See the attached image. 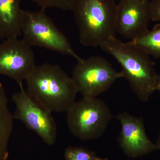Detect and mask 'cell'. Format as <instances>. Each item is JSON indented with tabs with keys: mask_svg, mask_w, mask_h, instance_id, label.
I'll use <instances>...</instances> for the list:
<instances>
[{
	"mask_svg": "<svg viewBox=\"0 0 160 160\" xmlns=\"http://www.w3.org/2000/svg\"><path fill=\"white\" fill-rule=\"evenodd\" d=\"M72 78L78 93L83 97L97 98L106 92L119 78L122 72L115 69L102 57L92 56L78 60Z\"/></svg>",
	"mask_w": 160,
	"mask_h": 160,
	"instance_id": "8992f818",
	"label": "cell"
},
{
	"mask_svg": "<svg viewBox=\"0 0 160 160\" xmlns=\"http://www.w3.org/2000/svg\"><path fill=\"white\" fill-rule=\"evenodd\" d=\"M12 99L16 106L14 119L22 122L46 144L53 145L57 138V126L52 112L32 99L24 87L14 93Z\"/></svg>",
	"mask_w": 160,
	"mask_h": 160,
	"instance_id": "52a82bcc",
	"label": "cell"
},
{
	"mask_svg": "<svg viewBox=\"0 0 160 160\" xmlns=\"http://www.w3.org/2000/svg\"><path fill=\"white\" fill-rule=\"evenodd\" d=\"M66 160H96L97 156L94 152L84 147L69 146L64 152Z\"/></svg>",
	"mask_w": 160,
	"mask_h": 160,
	"instance_id": "5bb4252c",
	"label": "cell"
},
{
	"mask_svg": "<svg viewBox=\"0 0 160 160\" xmlns=\"http://www.w3.org/2000/svg\"><path fill=\"white\" fill-rule=\"evenodd\" d=\"M116 118L121 126L118 142L126 156L137 158L158 150L155 143L146 134L142 118L124 112L118 115Z\"/></svg>",
	"mask_w": 160,
	"mask_h": 160,
	"instance_id": "9c48e42d",
	"label": "cell"
},
{
	"mask_svg": "<svg viewBox=\"0 0 160 160\" xmlns=\"http://www.w3.org/2000/svg\"><path fill=\"white\" fill-rule=\"evenodd\" d=\"M117 9L115 0H74L71 11L78 28L80 43L101 47L115 37Z\"/></svg>",
	"mask_w": 160,
	"mask_h": 160,
	"instance_id": "3957f363",
	"label": "cell"
},
{
	"mask_svg": "<svg viewBox=\"0 0 160 160\" xmlns=\"http://www.w3.org/2000/svg\"><path fill=\"white\" fill-rule=\"evenodd\" d=\"M21 32L23 41L30 47H42L70 56L77 61L81 58L75 52L65 35L46 14L45 9L23 10Z\"/></svg>",
	"mask_w": 160,
	"mask_h": 160,
	"instance_id": "5b68a950",
	"label": "cell"
},
{
	"mask_svg": "<svg viewBox=\"0 0 160 160\" xmlns=\"http://www.w3.org/2000/svg\"><path fill=\"white\" fill-rule=\"evenodd\" d=\"M100 47L120 64L123 78L128 81L138 98L148 101L156 91L158 76L150 55L131 41L124 42L116 37Z\"/></svg>",
	"mask_w": 160,
	"mask_h": 160,
	"instance_id": "7a4b0ae2",
	"label": "cell"
},
{
	"mask_svg": "<svg viewBox=\"0 0 160 160\" xmlns=\"http://www.w3.org/2000/svg\"><path fill=\"white\" fill-rule=\"evenodd\" d=\"M149 4L151 20L160 22V0H151Z\"/></svg>",
	"mask_w": 160,
	"mask_h": 160,
	"instance_id": "2e32d148",
	"label": "cell"
},
{
	"mask_svg": "<svg viewBox=\"0 0 160 160\" xmlns=\"http://www.w3.org/2000/svg\"><path fill=\"white\" fill-rule=\"evenodd\" d=\"M156 91H158L160 92V75H158V76L156 86Z\"/></svg>",
	"mask_w": 160,
	"mask_h": 160,
	"instance_id": "e0dca14e",
	"label": "cell"
},
{
	"mask_svg": "<svg viewBox=\"0 0 160 160\" xmlns=\"http://www.w3.org/2000/svg\"><path fill=\"white\" fill-rule=\"evenodd\" d=\"M35 3L41 9L58 8L63 11L71 10L74 0H30Z\"/></svg>",
	"mask_w": 160,
	"mask_h": 160,
	"instance_id": "9a60e30c",
	"label": "cell"
},
{
	"mask_svg": "<svg viewBox=\"0 0 160 160\" xmlns=\"http://www.w3.org/2000/svg\"><path fill=\"white\" fill-rule=\"evenodd\" d=\"M138 46L150 56L160 58V24L155 25L135 39L130 41Z\"/></svg>",
	"mask_w": 160,
	"mask_h": 160,
	"instance_id": "4fadbf2b",
	"label": "cell"
},
{
	"mask_svg": "<svg viewBox=\"0 0 160 160\" xmlns=\"http://www.w3.org/2000/svg\"><path fill=\"white\" fill-rule=\"evenodd\" d=\"M22 0H0V38H18L22 35L23 10Z\"/></svg>",
	"mask_w": 160,
	"mask_h": 160,
	"instance_id": "8fae6325",
	"label": "cell"
},
{
	"mask_svg": "<svg viewBox=\"0 0 160 160\" xmlns=\"http://www.w3.org/2000/svg\"><path fill=\"white\" fill-rule=\"evenodd\" d=\"M26 81L29 96L51 112H66L76 102L74 82L57 65L36 66Z\"/></svg>",
	"mask_w": 160,
	"mask_h": 160,
	"instance_id": "6da1fadb",
	"label": "cell"
},
{
	"mask_svg": "<svg viewBox=\"0 0 160 160\" xmlns=\"http://www.w3.org/2000/svg\"><path fill=\"white\" fill-rule=\"evenodd\" d=\"M36 66L34 52L22 39L10 38L0 42V74L14 80L20 88Z\"/></svg>",
	"mask_w": 160,
	"mask_h": 160,
	"instance_id": "ba28073f",
	"label": "cell"
},
{
	"mask_svg": "<svg viewBox=\"0 0 160 160\" xmlns=\"http://www.w3.org/2000/svg\"><path fill=\"white\" fill-rule=\"evenodd\" d=\"M96 160H109V159L107 158H100L99 157H98L97 158Z\"/></svg>",
	"mask_w": 160,
	"mask_h": 160,
	"instance_id": "d6986e66",
	"label": "cell"
},
{
	"mask_svg": "<svg viewBox=\"0 0 160 160\" xmlns=\"http://www.w3.org/2000/svg\"><path fill=\"white\" fill-rule=\"evenodd\" d=\"M14 118L9 109L5 88L0 82V160L8 157V145L14 126Z\"/></svg>",
	"mask_w": 160,
	"mask_h": 160,
	"instance_id": "7c38bea8",
	"label": "cell"
},
{
	"mask_svg": "<svg viewBox=\"0 0 160 160\" xmlns=\"http://www.w3.org/2000/svg\"><path fill=\"white\" fill-rule=\"evenodd\" d=\"M150 20L148 1L121 0L117 5L116 32L130 41L149 30Z\"/></svg>",
	"mask_w": 160,
	"mask_h": 160,
	"instance_id": "30bf717a",
	"label": "cell"
},
{
	"mask_svg": "<svg viewBox=\"0 0 160 160\" xmlns=\"http://www.w3.org/2000/svg\"><path fill=\"white\" fill-rule=\"evenodd\" d=\"M155 144L156 145L157 147L158 150H160V132L157 141V142Z\"/></svg>",
	"mask_w": 160,
	"mask_h": 160,
	"instance_id": "ac0fdd59",
	"label": "cell"
},
{
	"mask_svg": "<svg viewBox=\"0 0 160 160\" xmlns=\"http://www.w3.org/2000/svg\"><path fill=\"white\" fill-rule=\"evenodd\" d=\"M142 1H148V0H142Z\"/></svg>",
	"mask_w": 160,
	"mask_h": 160,
	"instance_id": "ffe728a7",
	"label": "cell"
},
{
	"mask_svg": "<svg viewBox=\"0 0 160 160\" xmlns=\"http://www.w3.org/2000/svg\"><path fill=\"white\" fill-rule=\"evenodd\" d=\"M66 112L69 131L82 140L101 137L112 118L108 105L97 98L83 97L76 102Z\"/></svg>",
	"mask_w": 160,
	"mask_h": 160,
	"instance_id": "277c9868",
	"label": "cell"
}]
</instances>
